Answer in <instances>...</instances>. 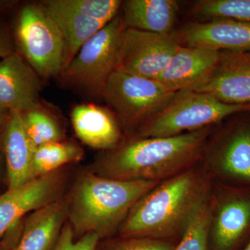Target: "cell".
Instances as JSON below:
<instances>
[{
  "label": "cell",
  "mask_w": 250,
  "mask_h": 250,
  "mask_svg": "<svg viewBox=\"0 0 250 250\" xmlns=\"http://www.w3.org/2000/svg\"><path fill=\"white\" fill-rule=\"evenodd\" d=\"M209 196L206 171L192 167L162 181L140 198L118 231L122 238L166 241L182 238L193 215Z\"/></svg>",
  "instance_id": "6da1fadb"
},
{
  "label": "cell",
  "mask_w": 250,
  "mask_h": 250,
  "mask_svg": "<svg viewBox=\"0 0 250 250\" xmlns=\"http://www.w3.org/2000/svg\"><path fill=\"white\" fill-rule=\"evenodd\" d=\"M211 126L160 138H141L111 149L91 172L123 181L162 182L192 168L200 159Z\"/></svg>",
  "instance_id": "7a4b0ae2"
},
{
  "label": "cell",
  "mask_w": 250,
  "mask_h": 250,
  "mask_svg": "<svg viewBox=\"0 0 250 250\" xmlns=\"http://www.w3.org/2000/svg\"><path fill=\"white\" fill-rule=\"evenodd\" d=\"M161 182L123 181L87 171L67 195V223L75 237L95 233L100 239L119 229L136 202Z\"/></svg>",
  "instance_id": "3957f363"
},
{
  "label": "cell",
  "mask_w": 250,
  "mask_h": 250,
  "mask_svg": "<svg viewBox=\"0 0 250 250\" xmlns=\"http://www.w3.org/2000/svg\"><path fill=\"white\" fill-rule=\"evenodd\" d=\"M250 111V104L222 103L208 94L184 90L140 129L141 138L170 137L191 132L241 112Z\"/></svg>",
  "instance_id": "277c9868"
},
{
  "label": "cell",
  "mask_w": 250,
  "mask_h": 250,
  "mask_svg": "<svg viewBox=\"0 0 250 250\" xmlns=\"http://www.w3.org/2000/svg\"><path fill=\"white\" fill-rule=\"evenodd\" d=\"M18 44L27 62L39 76L62 75L65 45L62 31L41 4L26 5L18 17Z\"/></svg>",
  "instance_id": "5b68a950"
},
{
  "label": "cell",
  "mask_w": 250,
  "mask_h": 250,
  "mask_svg": "<svg viewBox=\"0 0 250 250\" xmlns=\"http://www.w3.org/2000/svg\"><path fill=\"white\" fill-rule=\"evenodd\" d=\"M125 28L122 16L118 15L92 36L62 72L64 82L102 95L108 78L116 71Z\"/></svg>",
  "instance_id": "8992f818"
},
{
  "label": "cell",
  "mask_w": 250,
  "mask_h": 250,
  "mask_svg": "<svg viewBox=\"0 0 250 250\" xmlns=\"http://www.w3.org/2000/svg\"><path fill=\"white\" fill-rule=\"evenodd\" d=\"M177 93L166 89L157 81L115 71L102 95L123 123L134 125L155 116Z\"/></svg>",
  "instance_id": "52a82bcc"
},
{
  "label": "cell",
  "mask_w": 250,
  "mask_h": 250,
  "mask_svg": "<svg viewBox=\"0 0 250 250\" xmlns=\"http://www.w3.org/2000/svg\"><path fill=\"white\" fill-rule=\"evenodd\" d=\"M180 45L171 34H159L125 28L122 34L116 71L155 80Z\"/></svg>",
  "instance_id": "ba28073f"
},
{
  "label": "cell",
  "mask_w": 250,
  "mask_h": 250,
  "mask_svg": "<svg viewBox=\"0 0 250 250\" xmlns=\"http://www.w3.org/2000/svg\"><path fill=\"white\" fill-rule=\"evenodd\" d=\"M68 174L61 169L8 189L0 195V241L26 215L49 205L62 196Z\"/></svg>",
  "instance_id": "9c48e42d"
},
{
  "label": "cell",
  "mask_w": 250,
  "mask_h": 250,
  "mask_svg": "<svg viewBox=\"0 0 250 250\" xmlns=\"http://www.w3.org/2000/svg\"><path fill=\"white\" fill-rule=\"evenodd\" d=\"M208 250H232L250 227V195L225 191L211 201Z\"/></svg>",
  "instance_id": "30bf717a"
},
{
  "label": "cell",
  "mask_w": 250,
  "mask_h": 250,
  "mask_svg": "<svg viewBox=\"0 0 250 250\" xmlns=\"http://www.w3.org/2000/svg\"><path fill=\"white\" fill-rule=\"evenodd\" d=\"M207 170L218 178L250 185V122L227 130L205 158Z\"/></svg>",
  "instance_id": "8fae6325"
},
{
  "label": "cell",
  "mask_w": 250,
  "mask_h": 250,
  "mask_svg": "<svg viewBox=\"0 0 250 250\" xmlns=\"http://www.w3.org/2000/svg\"><path fill=\"white\" fill-rule=\"evenodd\" d=\"M195 91L224 103L250 104V51H220L215 70Z\"/></svg>",
  "instance_id": "7c38bea8"
},
{
  "label": "cell",
  "mask_w": 250,
  "mask_h": 250,
  "mask_svg": "<svg viewBox=\"0 0 250 250\" xmlns=\"http://www.w3.org/2000/svg\"><path fill=\"white\" fill-rule=\"evenodd\" d=\"M220 52L180 45L155 80L170 91H195L215 70Z\"/></svg>",
  "instance_id": "4fadbf2b"
},
{
  "label": "cell",
  "mask_w": 250,
  "mask_h": 250,
  "mask_svg": "<svg viewBox=\"0 0 250 250\" xmlns=\"http://www.w3.org/2000/svg\"><path fill=\"white\" fill-rule=\"evenodd\" d=\"M39 75L14 53L0 62V107L21 113L38 108Z\"/></svg>",
  "instance_id": "5bb4252c"
},
{
  "label": "cell",
  "mask_w": 250,
  "mask_h": 250,
  "mask_svg": "<svg viewBox=\"0 0 250 250\" xmlns=\"http://www.w3.org/2000/svg\"><path fill=\"white\" fill-rule=\"evenodd\" d=\"M187 46L219 51H250V22L213 19L188 24L182 31Z\"/></svg>",
  "instance_id": "9a60e30c"
},
{
  "label": "cell",
  "mask_w": 250,
  "mask_h": 250,
  "mask_svg": "<svg viewBox=\"0 0 250 250\" xmlns=\"http://www.w3.org/2000/svg\"><path fill=\"white\" fill-rule=\"evenodd\" d=\"M68 201L62 196L29 213L14 250H52L67 221Z\"/></svg>",
  "instance_id": "2e32d148"
},
{
  "label": "cell",
  "mask_w": 250,
  "mask_h": 250,
  "mask_svg": "<svg viewBox=\"0 0 250 250\" xmlns=\"http://www.w3.org/2000/svg\"><path fill=\"white\" fill-rule=\"evenodd\" d=\"M4 149L9 189L32 180L31 169L35 148L26 132L21 112L10 111L6 122Z\"/></svg>",
  "instance_id": "e0dca14e"
},
{
  "label": "cell",
  "mask_w": 250,
  "mask_h": 250,
  "mask_svg": "<svg viewBox=\"0 0 250 250\" xmlns=\"http://www.w3.org/2000/svg\"><path fill=\"white\" fill-rule=\"evenodd\" d=\"M71 122L77 137L94 149L111 150L121 139L116 120L109 111L96 105H77L72 109Z\"/></svg>",
  "instance_id": "ac0fdd59"
},
{
  "label": "cell",
  "mask_w": 250,
  "mask_h": 250,
  "mask_svg": "<svg viewBox=\"0 0 250 250\" xmlns=\"http://www.w3.org/2000/svg\"><path fill=\"white\" fill-rule=\"evenodd\" d=\"M125 27L159 34H170L179 12L174 0H127L123 3Z\"/></svg>",
  "instance_id": "d6986e66"
},
{
  "label": "cell",
  "mask_w": 250,
  "mask_h": 250,
  "mask_svg": "<svg viewBox=\"0 0 250 250\" xmlns=\"http://www.w3.org/2000/svg\"><path fill=\"white\" fill-rule=\"evenodd\" d=\"M40 4L53 18L63 36L65 45L64 70L82 45L107 24L68 9L62 6L59 0H45Z\"/></svg>",
  "instance_id": "ffe728a7"
},
{
  "label": "cell",
  "mask_w": 250,
  "mask_h": 250,
  "mask_svg": "<svg viewBox=\"0 0 250 250\" xmlns=\"http://www.w3.org/2000/svg\"><path fill=\"white\" fill-rule=\"evenodd\" d=\"M83 156L82 148L62 141L36 147L33 154L32 179L61 170L67 164L80 161Z\"/></svg>",
  "instance_id": "44dd1931"
},
{
  "label": "cell",
  "mask_w": 250,
  "mask_h": 250,
  "mask_svg": "<svg viewBox=\"0 0 250 250\" xmlns=\"http://www.w3.org/2000/svg\"><path fill=\"white\" fill-rule=\"evenodd\" d=\"M195 17L250 22V0H201L192 7Z\"/></svg>",
  "instance_id": "7402d4cb"
},
{
  "label": "cell",
  "mask_w": 250,
  "mask_h": 250,
  "mask_svg": "<svg viewBox=\"0 0 250 250\" xmlns=\"http://www.w3.org/2000/svg\"><path fill=\"white\" fill-rule=\"evenodd\" d=\"M28 137L34 148L62 139V129L52 117L39 108L22 113Z\"/></svg>",
  "instance_id": "603a6c76"
},
{
  "label": "cell",
  "mask_w": 250,
  "mask_h": 250,
  "mask_svg": "<svg viewBox=\"0 0 250 250\" xmlns=\"http://www.w3.org/2000/svg\"><path fill=\"white\" fill-rule=\"evenodd\" d=\"M210 197L202 203L193 215L174 250H208Z\"/></svg>",
  "instance_id": "cb8c5ba5"
},
{
  "label": "cell",
  "mask_w": 250,
  "mask_h": 250,
  "mask_svg": "<svg viewBox=\"0 0 250 250\" xmlns=\"http://www.w3.org/2000/svg\"><path fill=\"white\" fill-rule=\"evenodd\" d=\"M59 2L86 17L108 24L118 16L121 0H59Z\"/></svg>",
  "instance_id": "d4e9b609"
},
{
  "label": "cell",
  "mask_w": 250,
  "mask_h": 250,
  "mask_svg": "<svg viewBox=\"0 0 250 250\" xmlns=\"http://www.w3.org/2000/svg\"><path fill=\"white\" fill-rule=\"evenodd\" d=\"M100 240L95 233H88L75 239L71 227L67 221L52 250H97Z\"/></svg>",
  "instance_id": "484cf974"
},
{
  "label": "cell",
  "mask_w": 250,
  "mask_h": 250,
  "mask_svg": "<svg viewBox=\"0 0 250 250\" xmlns=\"http://www.w3.org/2000/svg\"><path fill=\"white\" fill-rule=\"evenodd\" d=\"M177 245L170 241L129 237L112 243L106 250H174Z\"/></svg>",
  "instance_id": "4316f807"
},
{
  "label": "cell",
  "mask_w": 250,
  "mask_h": 250,
  "mask_svg": "<svg viewBox=\"0 0 250 250\" xmlns=\"http://www.w3.org/2000/svg\"><path fill=\"white\" fill-rule=\"evenodd\" d=\"M23 220L18 222L0 241V250H14L22 233Z\"/></svg>",
  "instance_id": "83f0119b"
},
{
  "label": "cell",
  "mask_w": 250,
  "mask_h": 250,
  "mask_svg": "<svg viewBox=\"0 0 250 250\" xmlns=\"http://www.w3.org/2000/svg\"><path fill=\"white\" fill-rule=\"evenodd\" d=\"M16 53L14 42L9 32L0 24V59H3Z\"/></svg>",
  "instance_id": "f1b7e54d"
},
{
  "label": "cell",
  "mask_w": 250,
  "mask_h": 250,
  "mask_svg": "<svg viewBox=\"0 0 250 250\" xmlns=\"http://www.w3.org/2000/svg\"><path fill=\"white\" fill-rule=\"evenodd\" d=\"M9 113L10 111H7V110L0 107V126L4 124V122L7 121L8 117H9V115H8V113Z\"/></svg>",
  "instance_id": "f546056e"
},
{
  "label": "cell",
  "mask_w": 250,
  "mask_h": 250,
  "mask_svg": "<svg viewBox=\"0 0 250 250\" xmlns=\"http://www.w3.org/2000/svg\"><path fill=\"white\" fill-rule=\"evenodd\" d=\"M11 3L10 1H0V9H4L5 5H10Z\"/></svg>",
  "instance_id": "4dcf8cb0"
},
{
  "label": "cell",
  "mask_w": 250,
  "mask_h": 250,
  "mask_svg": "<svg viewBox=\"0 0 250 250\" xmlns=\"http://www.w3.org/2000/svg\"><path fill=\"white\" fill-rule=\"evenodd\" d=\"M244 250H250V242L249 243V244H248V246H247L246 249H245Z\"/></svg>",
  "instance_id": "1f68e13d"
}]
</instances>
